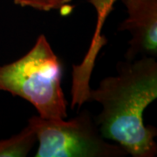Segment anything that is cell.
I'll return each mask as SVG.
<instances>
[{
    "label": "cell",
    "instance_id": "1",
    "mask_svg": "<svg viewBox=\"0 0 157 157\" xmlns=\"http://www.w3.org/2000/svg\"><path fill=\"white\" fill-rule=\"evenodd\" d=\"M117 74L104 78L87 101L101 105L95 121L102 136L134 157H155L157 129L143 121V112L157 98V62L155 57L117 63Z\"/></svg>",
    "mask_w": 157,
    "mask_h": 157
},
{
    "label": "cell",
    "instance_id": "2",
    "mask_svg": "<svg viewBox=\"0 0 157 157\" xmlns=\"http://www.w3.org/2000/svg\"><path fill=\"white\" fill-rule=\"evenodd\" d=\"M61 62L44 34L27 53L0 66V91L20 97L33 106L39 117L67 118V101L61 86Z\"/></svg>",
    "mask_w": 157,
    "mask_h": 157
},
{
    "label": "cell",
    "instance_id": "6",
    "mask_svg": "<svg viewBox=\"0 0 157 157\" xmlns=\"http://www.w3.org/2000/svg\"><path fill=\"white\" fill-rule=\"evenodd\" d=\"M116 1L117 0H88L90 4L94 7L96 13H97V25H96L95 33H94L95 36L93 39V43L87 53V56L86 57L88 59L94 60L95 55L99 52L101 45H103V43L101 42L100 39L101 30L104 24V21L106 20L108 14L113 10V5L115 4Z\"/></svg>",
    "mask_w": 157,
    "mask_h": 157
},
{
    "label": "cell",
    "instance_id": "5",
    "mask_svg": "<svg viewBox=\"0 0 157 157\" xmlns=\"http://www.w3.org/2000/svg\"><path fill=\"white\" fill-rule=\"evenodd\" d=\"M36 142V134L27 124L17 135H12L8 139L0 140V157L27 156Z\"/></svg>",
    "mask_w": 157,
    "mask_h": 157
},
{
    "label": "cell",
    "instance_id": "7",
    "mask_svg": "<svg viewBox=\"0 0 157 157\" xmlns=\"http://www.w3.org/2000/svg\"><path fill=\"white\" fill-rule=\"evenodd\" d=\"M72 0H13L14 4L22 7H32L39 11L63 9Z\"/></svg>",
    "mask_w": 157,
    "mask_h": 157
},
{
    "label": "cell",
    "instance_id": "4",
    "mask_svg": "<svg viewBox=\"0 0 157 157\" xmlns=\"http://www.w3.org/2000/svg\"><path fill=\"white\" fill-rule=\"evenodd\" d=\"M128 17L118 27L131 34L126 60L136 56H157V0H121Z\"/></svg>",
    "mask_w": 157,
    "mask_h": 157
},
{
    "label": "cell",
    "instance_id": "3",
    "mask_svg": "<svg viewBox=\"0 0 157 157\" xmlns=\"http://www.w3.org/2000/svg\"><path fill=\"white\" fill-rule=\"evenodd\" d=\"M27 124L33 129L39 147L36 157H125L128 154L105 139L95 118L84 110L71 120H46L34 115Z\"/></svg>",
    "mask_w": 157,
    "mask_h": 157
}]
</instances>
